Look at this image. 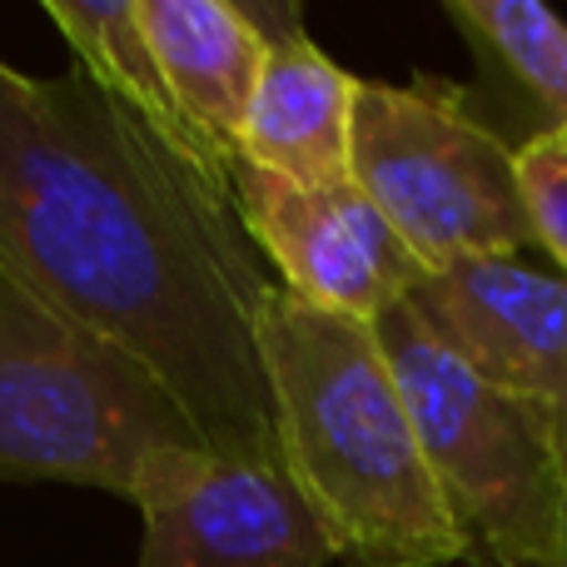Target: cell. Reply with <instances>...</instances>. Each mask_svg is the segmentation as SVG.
Returning <instances> with one entry per match:
<instances>
[{"mask_svg": "<svg viewBox=\"0 0 567 567\" xmlns=\"http://www.w3.org/2000/svg\"><path fill=\"white\" fill-rule=\"evenodd\" d=\"M259 353L279 458L333 558L349 567H449L468 558L373 323L323 313L275 284L259 319Z\"/></svg>", "mask_w": 567, "mask_h": 567, "instance_id": "cell-2", "label": "cell"}, {"mask_svg": "<svg viewBox=\"0 0 567 567\" xmlns=\"http://www.w3.org/2000/svg\"><path fill=\"white\" fill-rule=\"evenodd\" d=\"M423 329L483 383L538 403L567 433V279L518 255L458 259L409 293Z\"/></svg>", "mask_w": 567, "mask_h": 567, "instance_id": "cell-8", "label": "cell"}, {"mask_svg": "<svg viewBox=\"0 0 567 567\" xmlns=\"http://www.w3.org/2000/svg\"><path fill=\"white\" fill-rule=\"evenodd\" d=\"M0 265L140 363L199 449L279 458L259 319L275 293L235 199L80 70L0 60Z\"/></svg>", "mask_w": 567, "mask_h": 567, "instance_id": "cell-1", "label": "cell"}, {"mask_svg": "<svg viewBox=\"0 0 567 567\" xmlns=\"http://www.w3.org/2000/svg\"><path fill=\"white\" fill-rule=\"evenodd\" d=\"M265 30L269 55L239 140V165L279 175L289 185H343L353 179V100L359 75L309 40L299 6L245 0Z\"/></svg>", "mask_w": 567, "mask_h": 567, "instance_id": "cell-9", "label": "cell"}, {"mask_svg": "<svg viewBox=\"0 0 567 567\" xmlns=\"http://www.w3.org/2000/svg\"><path fill=\"white\" fill-rule=\"evenodd\" d=\"M449 20L538 100L548 130L567 135V20L538 0H449Z\"/></svg>", "mask_w": 567, "mask_h": 567, "instance_id": "cell-12", "label": "cell"}, {"mask_svg": "<svg viewBox=\"0 0 567 567\" xmlns=\"http://www.w3.org/2000/svg\"><path fill=\"white\" fill-rule=\"evenodd\" d=\"M40 10L65 35L75 70L100 95L115 100L155 145H165L205 185L235 199V175L219 159H209V150L189 135L185 115L169 95L165 70H159L155 50L145 40V25H140V0H45Z\"/></svg>", "mask_w": 567, "mask_h": 567, "instance_id": "cell-11", "label": "cell"}, {"mask_svg": "<svg viewBox=\"0 0 567 567\" xmlns=\"http://www.w3.org/2000/svg\"><path fill=\"white\" fill-rule=\"evenodd\" d=\"M195 443L130 353L65 319L0 265V483H75L130 498L150 453Z\"/></svg>", "mask_w": 567, "mask_h": 567, "instance_id": "cell-3", "label": "cell"}, {"mask_svg": "<svg viewBox=\"0 0 567 567\" xmlns=\"http://www.w3.org/2000/svg\"><path fill=\"white\" fill-rule=\"evenodd\" d=\"M558 567H567V473H563V543H558Z\"/></svg>", "mask_w": 567, "mask_h": 567, "instance_id": "cell-14", "label": "cell"}, {"mask_svg": "<svg viewBox=\"0 0 567 567\" xmlns=\"http://www.w3.org/2000/svg\"><path fill=\"white\" fill-rule=\"evenodd\" d=\"M353 185L429 275L533 245L518 150L483 125L449 80H359Z\"/></svg>", "mask_w": 567, "mask_h": 567, "instance_id": "cell-5", "label": "cell"}, {"mask_svg": "<svg viewBox=\"0 0 567 567\" xmlns=\"http://www.w3.org/2000/svg\"><path fill=\"white\" fill-rule=\"evenodd\" d=\"M518 185L533 219V245H543L567 279V135L543 130L518 145Z\"/></svg>", "mask_w": 567, "mask_h": 567, "instance_id": "cell-13", "label": "cell"}, {"mask_svg": "<svg viewBox=\"0 0 567 567\" xmlns=\"http://www.w3.org/2000/svg\"><path fill=\"white\" fill-rule=\"evenodd\" d=\"M140 25L189 135L235 175L269 40L245 0H140Z\"/></svg>", "mask_w": 567, "mask_h": 567, "instance_id": "cell-10", "label": "cell"}, {"mask_svg": "<svg viewBox=\"0 0 567 567\" xmlns=\"http://www.w3.org/2000/svg\"><path fill=\"white\" fill-rule=\"evenodd\" d=\"M373 329L468 558L488 567H558L567 473L558 419L463 369L423 329L409 299Z\"/></svg>", "mask_w": 567, "mask_h": 567, "instance_id": "cell-4", "label": "cell"}, {"mask_svg": "<svg viewBox=\"0 0 567 567\" xmlns=\"http://www.w3.org/2000/svg\"><path fill=\"white\" fill-rule=\"evenodd\" d=\"M130 503L140 508L135 567H329L333 548L284 463L159 449Z\"/></svg>", "mask_w": 567, "mask_h": 567, "instance_id": "cell-6", "label": "cell"}, {"mask_svg": "<svg viewBox=\"0 0 567 567\" xmlns=\"http://www.w3.org/2000/svg\"><path fill=\"white\" fill-rule=\"evenodd\" d=\"M235 215L255 255L279 275V289L323 313L379 323L429 279L353 179L289 185L235 165Z\"/></svg>", "mask_w": 567, "mask_h": 567, "instance_id": "cell-7", "label": "cell"}]
</instances>
